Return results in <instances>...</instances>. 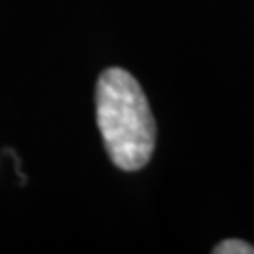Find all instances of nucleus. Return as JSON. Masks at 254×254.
Instances as JSON below:
<instances>
[{
	"mask_svg": "<svg viewBox=\"0 0 254 254\" xmlns=\"http://www.w3.org/2000/svg\"><path fill=\"white\" fill-rule=\"evenodd\" d=\"M95 117L117 168L142 170L155 150L157 125L140 83L123 68H108L95 85Z\"/></svg>",
	"mask_w": 254,
	"mask_h": 254,
	"instance_id": "1",
	"label": "nucleus"
},
{
	"mask_svg": "<svg viewBox=\"0 0 254 254\" xmlns=\"http://www.w3.org/2000/svg\"><path fill=\"white\" fill-rule=\"evenodd\" d=\"M214 254H254V246L244 240H225L214 246Z\"/></svg>",
	"mask_w": 254,
	"mask_h": 254,
	"instance_id": "2",
	"label": "nucleus"
}]
</instances>
